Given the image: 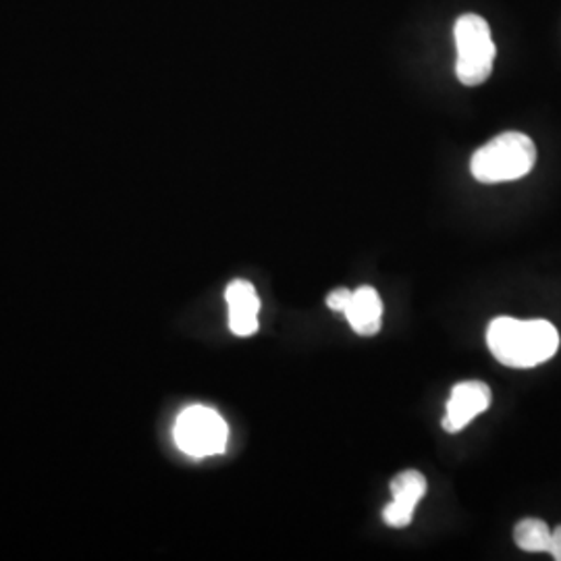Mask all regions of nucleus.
<instances>
[{
  "label": "nucleus",
  "mask_w": 561,
  "mask_h": 561,
  "mask_svg": "<svg viewBox=\"0 0 561 561\" xmlns=\"http://www.w3.org/2000/svg\"><path fill=\"white\" fill-rule=\"evenodd\" d=\"M486 345L495 360L510 368H533L551 360L560 347V333L549 321H518L500 317L489 324Z\"/></svg>",
  "instance_id": "f257e3e1"
},
{
  "label": "nucleus",
  "mask_w": 561,
  "mask_h": 561,
  "mask_svg": "<svg viewBox=\"0 0 561 561\" xmlns=\"http://www.w3.org/2000/svg\"><path fill=\"white\" fill-rule=\"evenodd\" d=\"M535 162V141L520 131H505L474 152L470 171L481 183H505L528 175Z\"/></svg>",
  "instance_id": "f03ea898"
},
{
  "label": "nucleus",
  "mask_w": 561,
  "mask_h": 561,
  "mask_svg": "<svg viewBox=\"0 0 561 561\" xmlns=\"http://www.w3.org/2000/svg\"><path fill=\"white\" fill-rule=\"evenodd\" d=\"M458 62L456 73L463 85H481L491 78L495 62V42L489 23L481 15L468 13L456 21Z\"/></svg>",
  "instance_id": "7ed1b4c3"
},
{
  "label": "nucleus",
  "mask_w": 561,
  "mask_h": 561,
  "mask_svg": "<svg viewBox=\"0 0 561 561\" xmlns=\"http://www.w3.org/2000/svg\"><path fill=\"white\" fill-rule=\"evenodd\" d=\"M175 443L192 458L219 456L227 447L229 428L221 414L206 405H190L175 422Z\"/></svg>",
  "instance_id": "20e7f679"
},
{
  "label": "nucleus",
  "mask_w": 561,
  "mask_h": 561,
  "mask_svg": "<svg viewBox=\"0 0 561 561\" xmlns=\"http://www.w3.org/2000/svg\"><path fill=\"white\" fill-rule=\"evenodd\" d=\"M491 405V389L482 381L458 382L447 401V412L443 419V428L447 433H460L479 414Z\"/></svg>",
  "instance_id": "39448f33"
},
{
  "label": "nucleus",
  "mask_w": 561,
  "mask_h": 561,
  "mask_svg": "<svg viewBox=\"0 0 561 561\" xmlns=\"http://www.w3.org/2000/svg\"><path fill=\"white\" fill-rule=\"evenodd\" d=\"M426 493V479L419 470H403L391 481L393 502L382 510V520L391 528H405L412 518L414 510Z\"/></svg>",
  "instance_id": "423d86ee"
},
{
  "label": "nucleus",
  "mask_w": 561,
  "mask_h": 561,
  "mask_svg": "<svg viewBox=\"0 0 561 561\" xmlns=\"http://www.w3.org/2000/svg\"><path fill=\"white\" fill-rule=\"evenodd\" d=\"M227 306H229V329L240 335L250 337L259 331V312L261 300L252 283L248 280H233L227 287Z\"/></svg>",
  "instance_id": "0eeeda50"
},
{
  "label": "nucleus",
  "mask_w": 561,
  "mask_h": 561,
  "mask_svg": "<svg viewBox=\"0 0 561 561\" xmlns=\"http://www.w3.org/2000/svg\"><path fill=\"white\" fill-rule=\"evenodd\" d=\"M350 327L362 335V337H373L381 331L382 322V301L381 296L377 294L375 287L364 285L360 289L354 291L352 301L347 310L343 312Z\"/></svg>",
  "instance_id": "6e6552de"
},
{
  "label": "nucleus",
  "mask_w": 561,
  "mask_h": 561,
  "mask_svg": "<svg viewBox=\"0 0 561 561\" xmlns=\"http://www.w3.org/2000/svg\"><path fill=\"white\" fill-rule=\"evenodd\" d=\"M514 541L522 551L528 553H549L551 528L539 518H524L514 528Z\"/></svg>",
  "instance_id": "1a4fd4ad"
},
{
  "label": "nucleus",
  "mask_w": 561,
  "mask_h": 561,
  "mask_svg": "<svg viewBox=\"0 0 561 561\" xmlns=\"http://www.w3.org/2000/svg\"><path fill=\"white\" fill-rule=\"evenodd\" d=\"M352 296H354V291H350V289H345V287L333 289V291L327 296V306H329L331 310H335V312H345L347 306H350V301H352Z\"/></svg>",
  "instance_id": "9d476101"
},
{
  "label": "nucleus",
  "mask_w": 561,
  "mask_h": 561,
  "mask_svg": "<svg viewBox=\"0 0 561 561\" xmlns=\"http://www.w3.org/2000/svg\"><path fill=\"white\" fill-rule=\"evenodd\" d=\"M549 553L553 560L561 561V526H558L556 530H551V547H549Z\"/></svg>",
  "instance_id": "9b49d317"
}]
</instances>
